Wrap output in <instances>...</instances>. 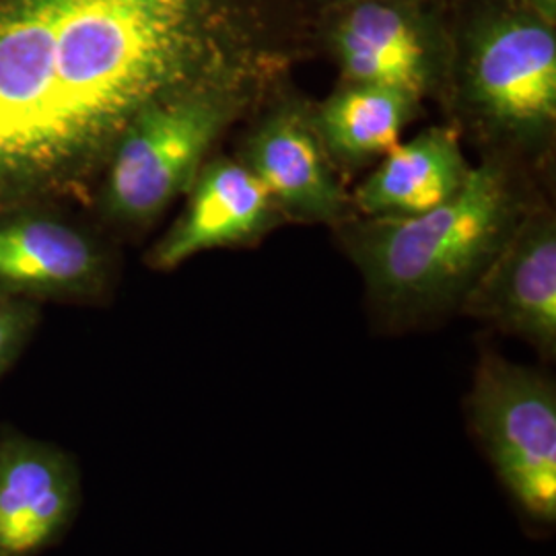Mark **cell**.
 Wrapping results in <instances>:
<instances>
[{"label": "cell", "instance_id": "9", "mask_svg": "<svg viewBox=\"0 0 556 556\" xmlns=\"http://www.w3.org/2000/svg\"><path fill=\"white\" fill-rule=\"evenodd\" d=\"M282 219L268 190L241 161H211L192 181L186 211L161 239L151 262L172 270L200 252L250 245Z\"/></svg>", "mask_w": 556, "mask_h": 556}, {"label": "cell", "instance_id": "6", "mask_svg": "<svg viewBox=\"0 0 556 556\" xmlns=\"http://www.w3.org/2000/svg\"><path fill=\"white\" fill-rule=\"evenodd\" d=\"M462 314L526 340L544 361L556 355V217L526 208L497 256L462 301Z\"/></svg>", "mask_w": 556, "mask_h": 556}, {"label": "cell", "instance_id": "13", "mask_svg": "<svg viewBox=\"0 0 556 556\" xmlns=\"http://www.w3.org/2000/svg\"><path fill=\"white\" fill-rule=\"evenodd\" d=\"M101 260L89 239L56 220L0 225V282L17 287H89Z\"/></svg>", "mask_w": 556, "mask_h": 556}, {"label": "cell", "instance_id": "12", "mask_svg": "<svg viewBox=\"0 0 556 556\" xmlns=\"http://www.w3.org/2000/svg\"><path fill=\"white\" fill-rule=\"evenodd\" d=\"M418 105L417 98L400 89L342 80L312 114L332 163L358 167L396 147Z\"/></svg>", "mask_w": 556, "mask_h": 556}, {"label": "cell", "instance_id": "1", "mask_svg": "<svg viewBox=\"0 0 556 556\" xmlns=\"http://www.w3.org/2000/svg\"><path fill=\"white\" fill-rule=\"evenodd\" d=\"M220 0H0V204L108 165L132 122L233 71Z\"/></svg>", "mask_w": 556, "mask_h": 556}, {"label": "cell", "instance_id": "15", "mask_svg": "<svg viewBox=\"0 0 556 556\" xmlns=\"http://www.w3.org/2000/svg\"><path fill=\"white\" fill-rule=\"evenodd\" d=\"M532 4L534 15L551 25H555L556 0H528Z\"/></svg>", "mask_w": 556, "mask_h": 556}, {"label": "cell", "instance_id": "11", "mask_svg": "<svg viewBox=\"0 0 556 556\" xmlns=\"http://www.w3.org/2000/svg\"><path fill=\"white\" fill-rule=\"evenodd\" d=\"M470 169L456 130L431 126L383 155L378 169L351 194L353 211L365 219L422 215L454 199Z\"/></svg>", "mask_w": 556, "mask_h": 556}, {"label": "cell", "instance_id": "8", "mask_svg": "<svg viewBox=\"0 0 556 556\" xmlns=\"http://www.w3.org/2000/svg\"><path fill=\"white\" fill-rule=\"evenodd\" d=\"M344 83L400 89L418 101L441 80L438 48L413 11L392 0H358L332 29Z\"/></svg>", "mask_w": 556, "mask_h": 556}, {"label": "cell", "instance_id": "3", "mask_svg": "<svg viewBox=\"0 0 556 556\" xmlns=\"http://www.w3.org/2000/svg\"><path fill=\"white\" fill-rule=\"evenodd\" d=\"M256 93L258 80L202 87L140 114L108 161L110 213L128 223L161 215L190 190L213 142L250 108Z\"/></svg>", "mask_w": 556, "mask_h": 556}, {"label": "cell", "instance_id": "2", "mask_svg": "<svg viewBox=\"0 0 556 556\" xmlns=\"http://www.w3.org/2000/svg\"><path fill=\"white\" fill-rule=\"evenodd\" d=\"M526 208L507 167L484 161L438 208L402 219L344 220L340 238L365 280L376 321L404 332L462 307Z\"/></svg>", "mask_w": 556, "mask_h": 556}, {"label": "cell", "instance_id": "10", "mask_svg": "<svg viewBox=\"0 0 556 556\" xmlns=\"http://www.w3.org/2000/svg\"><path fill=\"white\" fill-rule=\"evenodd\" d=\"M79 507L71 457L36 439H0V556H34L50 546Z\"/></svg>", "mask_w": 556, "mask_h": 556}, {"label": "cell", "instance_id": "14", "mask_svg": "<svg viewBox=\"0 0 556 556\" xmlns=\"http://www.w3.org/2000/svg\"><path fill=\"white\" fill-rule=\"evenodd\" d=\"M17 334V318L13 312L0 307V365L9 355V349Z\"/></svg>", "mask_w": 556, "mask_h": 556}, {"label": "cell", "instance_id": "7", "mask_svg": "<svg viewBox=\"0 0 556 556\" xmlns=\"http://www.w3.org/2000/svg\"><path fill=\"white\" fill-rule=\"evenodd\" d=\"M239 161L262 181L285 219L340 225L353 213L312 108L299 100L278 101L258 119Z\"/></svg>", "mask_w": 556, "mask_h": 556}, {"label": "cell", "instance_id": "5", "mask_svg": "<svg viewBox=\"0 0 556 556\" xmlns=\"http://www.w3.org/2000/svg\"><path fill=\"white\" fill-rule=\"evenodd\" d=\"M462 98L497 139L534 147L556 122V38L536 15L489 21L472 38Z\"/></svg>", "mask_w": 556, "mask_h": 556}, {"label": "cell", "instance_id": "4", "mask_svg": "<svg viewBox=\"0 0 556 556\" xmlns=\"http://www.w3.org/2000/svg\"><path fill=\"white\" fill-rule=\"evenodd\" d=\"M472 438L517 509L556 521V386L548 374L484 346L466 397Z\"/></svg>", "mask_w": 556, "mask_h": 556}]
</instances>
